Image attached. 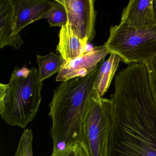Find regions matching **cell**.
I'll use <instances>...</instances> for the list:
<instances>
[{
  "label": "cell",
  "instance_id": "8992f818",
  "mask_svg": "<svg viewBox=\"0 0 156 156\" xmlns=\"http://www.w3.org/2000/svg\"><path fill=\"white\" fill-rule=\"evenodd\" d=\"M67 12L68 21L76 32L89 44L96 35L97 12L94 0H57Z\"/></svg>",
  "mask_w": 156,
  "mask_h": 156
},
{
  "label": "cell",
  "instance_id": "9a60e30c",
  "mask_svg": "<svg viewBox=\"0 0 156 156\" xmlns=\"http://www.w3.org/2000/svg\"><path fill=\"white\" fill-rule=\"evenodd\" d=\"M33 134L30 128L25 129L20 139L15 156H33Z\"/></svg>",
  "mask_w": 156,
  "mask_h": 156
},
{
  "label": "cell",
  "instance_id": "9c48e42d",
  "mask_svg": "<svg viewBox=\"0 0 156 156\" xmlns=\"http://www.w3.org/2000/svg\"><path fill=\"white\" fill-rule=\"evenodd\" d=\"M119 23L133 27L156 24L152 0H131L123 9Z\"/></svg>",
  "mask_w": 156,
  "mask_h": 156
},
{
  "label": "cell",
  "instance_id": "2e32d148",
  "mask_svg": "<svg viewBox=\"0 0 156 156\" xmlns=\"http://www.w3.org/2000/svg\"><path fill=\"white\" fill-rule=\"evenodd\" d=\"M51 156H86L82 146L79 144L53 150Z\"/></svg>",
  "mask_w": 156,
  "mask_h": 156
},
{
  "label": "cell",
  "instance_id": "ba28073f",
  "mask_svg": "<svg viewBox=\"0 0 156 156\" xmlns=\"http://www.w3.org/2000/svg\"><path fill=\"white\" fill-rule=\"evenodd\" d=\"M14 7L15 31L20 34L23 29L41 20L53 5L50 0H12Z\"/></svg>",
  "mask_w": 156,
  "mask_h": 156
},
{
  "label": "cell",
  "instance_id": "3957f363",
  "mask_svg": "<svg viewBox=\"0 0 156 156\" xmlns=\"http://www.w3.org/2000/svg\"><path fill=\"white\" fill-rule=\"evenodd\" d=\"M38 69L16 67L8 84L0 83V115L7 124L24 129L37 115L42 98Z\"/></svg>",
  "mask_w": 156,
  "mask_h": 156
},
{
  "label": "cell",
  "instance_id": "5b68a950",
  "mask_svg": "<svg viewBox=\"0 0 156 156\" xmlns=\"http://www.w3.org/2000/svg\"><path fill=\"white\" fill-rule=\"evenodd\" d=\"M111 131L110 98L100 97L95 89L82 124L81 146L86 156H108Z\"/></svg>",
  "mask_w": 156,
  "mask_h": 156
},
{
  "label": "cell",
  "instance_id": "52a82bcc",
  "mask_svg": "<svg viewBox=\"0 0 156 156\" xmlns=\"http://www.w3.org/2000/svg\"><path fill=\"white\" fill-rule=\"evenodd\" d=\"M109 54L105 45L92 47L82 56L66 62L56 77L57 82L84 77L96 69Z\"/></svg>",
  "mask_w": 156,
  "mask_h": 156
},
{
  "label": "cell",
  "instance_id": "7a4b0ae2",
  "mask_svg": "<svg viewBox=\"0 0 156 156\" xmlns=\"http://www.w3.org/2000/svg\"><path fill=\"white\" fill-rule=\"evenodd\" d=\"M105 61V59L86 76L62 82L54 91L49 104L53 150L81 145L84 117L94 91L99 70Z\"/></svg>",
  "mask_w": 156,
  "mask_h": 156
},
{
  "label": "cell",
  "instance_id": "4fadbf2b",
  "mask_svg": "<svg viewBox=\"0 0 156 156\" xmlns=\"http://www.w3.org/2000/svg\"><path fill=\"white\" fill-rule=\"evenodd\" d=\"M37 62L40 78L43 82L59 73L66 62L59 54L51 52L46 55H37Z\"/></svg>",
  "mask_w": 156,
  "mask_h": 156
},
{
  "label": "cell",
  "instance_id": "8fae6325",
  "mask_svg": "<svg viewBox=\"0 0 156 156\" xmlns=\"http://www.w3.org/2000/svg\"><path fill=\"white\" fill-rule=\"evenodd\" d=\"M88 44L87 40L82 39L67 22L59 31L56 51L66 62H69L86 53Z\"/></svg>",
  "mask_w": 156,
  "mask_h": 156
},
{
  "label": "cell",
  "instance_id": "ac0fdd59",
  "mask_svg": "<svg viewBox=\"0 0 156 156\" xmlns=\"http://www.w3.org/2000/svg\"><path fill=\"white\" fill-rule=\"evenodd\" d=\"M152 5L153 10L156 15V0H152Z\"/></svg>",
  "mask_w": 156,
  "mask_h": 156
},
{
  "label": "cell",
  "instance_id": "7c38bea8",
  "mask_svg": "<svg viewBox=\"0 0 156 156\" xmlns=\"http://www.w3.org/2000/svg\"><path fill=\"white\" fill-rule=\"evenodd\" d=\"M110 55L101 66L95 83V89L102 97L108 91L121 62L119 56L115 54Z\"/></svg>",
  "mask_w": 156,
  "mask_h": 156
},
{
  "label": "cell",
  "instance_id": "6da1fadb",
  "mask_svg": "<svg viewBox=\"0 0 156 156\" xmlns=\"http://www.w3.org/2000/svg\"><path fill=\"white\" fill-rule=\"evenodd\" d=\"M108 156H156V105L147 66L128 65L116 74Z\"/></svg>",
  "mask_w": 156,
  "mask_h": 156
},
{
  "label": "cell",
  "instance_id": "e0dca14e",
  "mask_svg": "<svg viewBox=\"0 0 156 156\" xmlns=\"http://www.w3.org/2000/svg\"><path fill=\"white\" fill-rule=\"evenodd\" d=\"M146 65L147 70L150 89L156 105V56Z\"/></svg>",
  "mask_w": 156,
  "mask_h": 156
},
{
  "label": "cell",
  "instance_id": "277c9868",
  "mask_svg": "<svg viewBox=\"0 0 156 156\" xmlns=\"http://www.w3.org/2000/svg\"><path fill=\"white\" fill-rule=\"evenodd\" d=\"M105 44L109 54L126 64H147L156 56V24L133 27L119 23L111 26Z\"/></svg>",
  "mask_w": 156,
  "mask_h": 156
},
{
  "label": "cell",
  "instance_id": "5bb4252c",
  "mask_svg": "<svg viewBox=\"0 0 156 156\" xmlns=\"http://www.w3.org/2000/svg\"><path fill=\"white\" fill-rule=\"evenodd\" d=\"M46 19L50 27H61L68 21L67 12L63 5L57 0H53L52 6L49 11L41 18V20Z\"/></svg>",
  "mask_w": 156,
  "mask_h": 156
},
{
  "label": "cell",
  "instance_id": "30bf717a",
  "mask_svg": "<svg viewBox=\"0 0 156 156\" xmlns=\"http://www.w3.org/2000/svg\"><path fill=\"white\" fill-rule=\"evenodd\" d=\"M23 41L15 31L14 7L12 0L0 1V48L6 46L12 49L21 48Z\"/></svg>",
  "mask_w": 156,
  "mask_h": 156
}]
</instances>
